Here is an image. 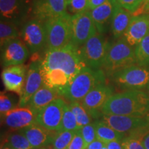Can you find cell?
<instances>
[{
    "label": "cell",
    "instance_id": "obj_1",
    "mask_svg": "<svg viewBox=\"0 0 149 149\" xmlns=\"http://www.w3.org/2000/svg\"><path fill=\"white\" fill-rule=\"evenodd\" d=\"M102 115L149 116V94L141 90H128L115 93L106 102Z\"/></svg>",
    "mask_w": 149,
    "mask_h": 149
},
{
    "label": "cell",
    "instance_id": "obj_2",
    "mask_svg": "<svg viewBox=\"0 0 149 149\" xmlns=\"http://www.w3.org/2000/svg\"><path fill=\"white\" fill-rule=\"evenodd\" d=\"M85 67L79 48L72 43L62 48L46 51L41 60L42 70H61L70 76L71 80Z\"/></svg>",
    "mask_w": 149,
    "mask_h": 149
},
{
    "label": "cell",
    "instance_id": "obj_3",
    "mask_svg": "<svg viewBox=\"0 0 149 149\" xmlns=\"http://www.w3.org/2000/svg\"><path fill=\"white\" fill-rule=\"evenodd\" d=\"M106 74L102 69H92L86 66L59 91V96L70 102H80L97 86L106 83Z\"/></svg>",
    "mask_w": 149,
    "mask_h": 149
},
{
    "label": "cell",
    "instance_id": "obj_4",
    "mask_svg": "<svg viewBox=\"0 0 149 149\" xmlns=\"http://www.w3.org/2000/svg\"><path fill=\"white\" fill-rule=\"evenodd\" d=\"M100 120L114 130L125 134L128 138L142 141L149 133V116L103 115Z\"/></svg>",
    "mask_w": 149,
    "mask_h": 149
},
{
    "label": "cell",
    "instance_id": "obj_5",
    "mask_svg": "<svg viewBox=\"0 0 149 149\" xmlns=\"http://www.w3.org/2000/svg\"><path fill=\"white\" fill-rule=\"evenodd\" d=\"M137 64L135 48L125 38L118 39L110 46L102 69L110 77L115 72Z\"/></svg>",
    "mask_w": 149,
    "mask_h": 149
},
{
    "label": "cell",
    "instance_id": "obj_6",
    "mask_svg": "<svg viewBox=\"0 0 149 149\" xmlns=\"http://www.w3.org/2000/svg\"><path fill=\"white\" fill-rule=\"evenodd\" d=\"M46 33V51L57 49L72 43L71 15L50 19L44 22Z\"/></svg>",
    "mask_w": 149,
    "mask_h": 149
},
{
    "label": "cell",
    "instance_id": "obj_7",
    "mask_svg": "<svg viewBox=\"0 0 149 149\" xmlns=\"http://www.w3.org/2000/svg\"><path fill=\"white\" fill-rule=\"evenodd\" d=\"M110 78L121 90H141L149 82V65H132L115 72Z\"/></svg>",
    "mask_w": 149,
    "mask_h": 149
},
{
    "label": "cell",
    "instance_id": "obj_8",
    "mask_svg": "<svg viewBox=\"0 0 149 149\" xmlns=\"http://www.w3.org/2000/svg\"><path fill=\"white\" fill-rule=\"evenodd\" d=\"M110 44L102 33H97L79 48V55L86 67L92 69H102Z\"/></svg>",
    "mask_w": 149,
    "mask_h": 149
},
{
    "label": "cell",
    "instance_id": "obj_9",
    "mask_svg": "<svg viewBox=\"0 0 149 149\" xmlns=\"http://www.w3.org/2000/svg\"><path fill=\"white\" fill-rule=\"evenodd\" d=\"M20 37L30 53H38L46 46V33L44 22L31 18L22 26Z\"/></svg>",
    "mask_w": 149,
    "mask_h": 149
},
{
    "label": "cell",
    "instance_id": "obj_10",
    "mask_svg": "<svg viewBox=\"0 0 149 149\" xmlns=\"http://www.w3.org/2000/svg\"><path fill=\"white\" fill-rule=\"evenodd\" d=\"M32 5L33 0H0L1 19L22 27L32 17Z\"/></svg>",
    "mask_w": 149,
    "mask_h": 149
},
{
    "label": "cell",
    "instance_id": "obj_11",
    "mask_svg": "<svg viewBox=\"0 0 149 149\" xmlns=\"http://www.w3.org/2000/svg\"><path fill=\"white\" fill-rule=\"evenodd\" d=\"M72 44L80 48L97 33L90 11L71 15Z\"/></svg>",
    "mask_w": 149,
    "mask_h": 149
},
{
    "label": "cell",
    "instance_id": "obj_12",
    "mask_svg": "<svg viewBox=\"0 0 149 149\" xmlns=\"http://www.w3.org/2000/svg\"><path fill=\"white\" fill-rule=\"evenodd\" d=\"M114 94V88L106 83L97 86L84 97L81 101V105L84 107L92 118H101L102 109L108 100Z\"/></svg>",
    "mask_w": 149,
    "mask_h": 149
},
{
    "label": "cell",
    "instance_id": "obj_13",
    "mask_svg": "<svg viewBox=\"0 0 149 149\" xmlns=\"http://www.w3.org/2000/svg\"><path fill=\"white\" fill-rule=\"evenodd\" d=\"M66 102L59 97L37 113L36 123L50 131H60L63 113Z\"/></svg>",
    "mask_w": 149,
    "mask_h": 149
},
{
    "label": "cell",
    "instance_id": "obj_14",
    "mask_svg": "<svg viewBox=\"0 0 149 149\" xmlns=\"http://www.w3.org/2000/svg\"><path fill=\"white\" fill-rule=\"evenodd\" d=\"M68 14L67 0H33L31 18L44 22Z\"/></svg>",
    "mask_w": 149,
    "mask_h": 149
},
{
    "label": "cell",
    "instance_id": "obj_15",
    "mask_svg": "<svg viewBox=\"0 0 149 149\" xmlns=\"http://www.w3.org/2000/svg\"><path fill=\"white\" fill-rule=\"evenodd\" d=\"M30 52L21 37L9 41L1 47V62L4 67L23 64Z\"/></svg>",
    "mask_w": 149,
    "mask_h": 149
},
{
    "label": "cell",
    "instance_id": "obj_16",
    "mask_svg": "<svg viewBox=\"0 0 149 149\" xmlns=\"http://www.w3.org/2000/svg\"><path fill=\"white\" fill-rule=\"evenodd\" d=\"M41 60L33 61L28 70L26 79L24 84L23 93L20 96L19 106L26 107L34 94L44 85V79L41 68Z\"/></svg>",
    "mask_w": 149,
    "mask_h": 149
},
{
    "label": "cell",
    "instance_id": "obj_17",
    "mask_svg": "<svg viewBox=\"0 0 149 149\" xmlns=\"http://www.w3.org/2000/svg\"><path fill=\"white\" fill-rule=\"evenodd\" d=\"M1 116L6 125L14 130L36 124L37 113L29 107L15 108Z\"/></svg>",
    "mask_w": 149,
    "mask_h": 149
},
{
    "label": "cell",
    "instance_id": "obj_18",
    "mask_svg": "<svg viewBox=\"0 0 149 149\" xmlns=\"http://www.w3.org/2000/svg\"><path fill=\"white\" fill-rule=\"evenodd\" d=\"M28 70L24 64L5 67L1 72L4 88L7 91L15 93L19 96L23 93Z\"/></svg>",
    "mask_w": 149,
    "mask_h": 149
},
{
    "label": "cell",
    "instance_id": "obj_19",
    "mask_svg": "<svg viewBox=\"0 0 149 149\" xmlns=\"http://www.w3.org/2000/svg\"><path fill=\"white\" fill-rule=\"evenodd\" d=\"M149 33V14L132 17L124 38L132 46H136Z\"/></svg>",
    "mask_w": 149,
    "mask_h": 149
},
{
    "label": "cell",
    "instance_id": "obj_20",
    "mask_svg": "<svg viewBox=\"0 0 149 149\" xmlns=\"http://www.w3.org/2000/svg\"><path fill=\"white\" fill-rule=\"evenodd\" d=\"M35 149L45 148L51 145L55 132L50 131L36 124L19 130Z\"/></svg>",
    "mask_w": 149,
    "mask_h": 149
},
{
    "label": "cell",
    "instance_id": "obj_21",
    "mask_svg": "<svg viewBox=\"0 0 149 149\" xmlns=\"http://www.w3.org/2000/svg\"><path fill=\"white\" fill-rule=\"evenodd\" d=\"M117 4V0H108L102 5L91 10V16L98 33L104 34L107 31Z\"/></svg>",
    "mask_w": 149,
    "mask_h": 149
},
{
    "label": "cell",
    "instance_id": "obj_22",
    "mask_svg": "<svg viewBox=\"0 0 149 149\" xmlns=\"http://www.w3.org/2000/svg\"><path fill=\"white\" fill-rule=\"evenodd\" d=\"M131 13L117 4L115 7L111 22V33L115 39L124 35L131 20Z\"/></svg>",
    "mask_w": 149,
    "mask_h": 149
},
{
    "label": "cell",
    "instance_id": "obj_23",
    "mask_svg": "<svg viewBox=\"0 0 149 149\" xmlns=\"http://www.w3.org/2000/svg\"><path fill=\"white\" fill-rule=\"evenodd\" d=\"M59 97H60L59 92L56 89L48 88L43 85L31 97L26 107L31 108L37 114L40 110Z\"/></svg>",
    "mask_w": 149,
    "mask_h": 149
},
{
    "label": "cell",
    "instance_id": "obj_24",
    "mask_svg": "<svg viewBox=\"0 0 149 149\" xmlns=\"http://www.w3.org/2000/svg\"><path fill=\"white\" fill-rule=\"evenodd\" d=\"M44 85L57 91L66 87L71 81V78L66 72L59 69L42 70Z\"/></svg>",
    "mask_w": 149,
    "mask_h": 149
},
{
    "label": "cell",
    "instance_id": "obj_25",
    "mask_svg": "<svg viewBox=\"0 0 149 149\" xmlns=\"http://www.w3.org/2000/svg\"><path fill=\"white\" fill-rule=\"evenodd\" d=\"M93 123L95 128L97 139L104 144L112 141H122L126 137L125 134L114 130L101 120H97Z\"/></svg>",
    "mask_w": 149,
    "mask_h": 149
},
{
    "label": "cell",
    "instance_id": "obj_26",
    "mask_svg": "<svg viewBox=\"0 0 149 149\" xmlns=\"http://www.w3.org/2000/svg\"><path fill=\"white\" fill-rule=\"evenodd\" d=\"M20 37L19 26L13 22L1 19L0 22V45L1 47L6 43Z\"/></svg>",
    "mask_w": 149,
    "mask_h": 149
},
{
    "label": "cell",
    "instance_id": "obj_27",
    "mask_svg": "<svg viewBox=\"0 0 149 149\" xmlns=\"http://www.w3.org/2000/svg\"><path fill=\"white\" fill-rule=\"evenodd\" d=\"M1 146H7L11 149H35L26 136L20 131L7 135Z\"/></svg>",
    "mask_w": 149,
    "mask_h": 149
},
{
    "label": "cell",
    "instance_id": "obj_28",
    "mask_svg": "<svg viewBox=\"0 0 149 149\" xmlns=\"http://www.w3.org/2000/svg\"><path fill=\"white\" fill-rule=\"evenodd\" d=\"M69 107L76 117L78 127L80 129L83 126L92 123V117L89 115L84 107L79 102H72L69 104Z\"/></svg>",
    "mask_w": 149,
    "mask_h": 149
},
{
    "label": "cell",
    "instance_id": "obj_29",
    "mask_svg": "<svg viewBox=\"0 0 149 149\" xmlns=\"http://www.w3.org/2000/svg\"><path fill=\"white\" fill-rule=\"evenodd\" d=\"M76 132L70 130H60L55 132L51 146L56 149H67Z\"/></svg>",
    "mask_w": 149,
    "mask_h": 149
},
{
    "label": "cell",
    "instance_id": "obj_30",
    "mask_svg": "<svg viewBox=\"0 0 149 149\" xmlns=\"http://www.w3.org/2000/svg\"><path fill=\"white\" fill-rule=\"evenodd\" d=\"M137 64L149 65V33L135 48Z\"/></svg>",
    "mask_w": 149,
    "mask_h": 149
},
{
    "label": "cell",
    "instance_id": "obj_31",
    "mask_svg": "<svg viewBox=\"0 0 149 149\" xmlns=\"http://www.w3.org/2000/svg\"><path fill=\"white\" fill-rule=\"evenodd\" d=\"M79 130V128L78 127L76 117L70 109L69 104L66 103L64 106V113H63L61 130H70V131L77 132Z\"/></svg>",
    "mask_w": 149,
    "mask_h": 149
},
{
    "label": "cell",
    "instance_id": "obj_32",
    "mask_svg": "<svg viewBox=\"0 0 149 149\" xmlns=\"http://www.w3.org/2000/svg\"><path fill=\"white\" fill-rule=\"evenodd\" d=\"M88 10V0H67V11L70 15Z\"/></svg>",
    "mask_w": 149,
    "mask_h": 149
},
{
    "label": "cell",
    "instance_id": "obj_33",
    "mask_svg": "<svg viewBox=\"0 0 149 149\" xmlns=\"http://www.w3.org/2000/svg\"><path fill=\"white\" fill-rule=\"evenodd\" d=\"M79 130L83 137L84 141V146L86 149L91 143H92L93 141L97 139L94 123H91L88 125L83 126L82 128H80Z\"/></svg>",
    "mask_w": 149,
    "mask_h": 149
},
{
    "label": "cell",
    "instance_id": "obj_34",
    "mask_svg": "<svg viewBox=\"0 0 149 149\" xmlns=\"http://www.w3.org/2000/svg\"><path fill=\"white\" fill-rule=\"evenodd\" d=\"M15 104L13 98L10 95L6 94L5 92H1L0 95V113L3 115L10 110L15 109Z\"/></svg>",
    "mask_w": 149,
    "mask_h": 149
},
{
    "label": "cell",
    "instance_id": "obj_35",
    "mask_svg": "<svg viewBox=\"0 0 149 149\" xmlns=\"http://www.w3.org/2000/svg\"><path fill=\"white\" fill-rule=\"evenodd\" d=\"M145 0H117V3L123 8L130 13H135L140 8Z\"/></svg>",
    "mask_w": 149,
    "mask_h": 149
},
{
    "label": "cell",
    "instance_id": "obj_36",
    "mask_svg": "<svg viewBox=\"0 0 149 149\" xmlns=\"http://www.w3.org/2000/svg\"><path fill=\"white\" fill-rule=\"evenodd\" d=\"M122 144L124 149H146L142 141L137 139L125 137L122 141Z\"/></svg>",
    "mask_w": 149,
    "mask_h": 149
},
{
    "label": "cell",
    "instance_id": "obj_37",
    "mask_svg": "<svg viewBox=\"0 0 149 149\" xmlns=\"http://www.w3.org/2000/svg\"><path fill=\"white\" fill-rule=\"evenodd\" d=\"M67 149H85L84 141L80 130H77Z\"/></svg>",
    "mask_w": 149,
    "mask_h": 149
},
{
    "label": "cell",
    "instance_id": "obj_38",
    "mask_svg": "<svg viewBox=\"0 0 149 149\" xmlns=\"http://www.w3.org/2000/svg\"><path fill=\"white\" fill-rule=\"evenodd\" d=\"M107 149H124L121 141H112L105 144Z\"/></svg>",
    "mask_w": 149,
    "mask_h": 149
},
{
    "label": "cell",
    "instance_id": "obj_39",
    "mask_svg": "<svg viewBox=\"0 0 149 149\" xmlns=\"http://www.w3.org/2000/svg\"><path fill=\"white\" fill-rule=\"evenodd\" d=\"M108 0H88V7L89 10H93V9L97 8L107 2Z\"/></svg>",
    "mask_w": 149,
    "mask_h": 149
},
{
    "label": "cell",
    "instance_id": "obj_40",
    "mask_svg": "<svg viewBox=\"0 0 149 149\" xmlns=\"http://www.w3.org/2000/svg\"><path fill=\"white\" fill-rule=\"evenodd\" d=\"M104 146V143L97 139L95 141H93L92 143H91L86 149H102Z\"/></svg>",
    "mask_w": 149,
    "mask_h": 149
},
{
    "label": "cell",
    "instance_id": "obj_41",
    "mask_svg": "<svg viewBox=\"0 0 149 149\" xmlns=\"http://www.w3.org/2000/svg\"><path fill=\"white\" fill-rule=\"evenodd\" d=\"M142 143L145 148L149 149V133L142 139Z\"/></svg>",
    "mask_w": 149,
    "mask_h": 149
},
{
    "label": "cell",
    "instance_id": "obj_42",
    "mask_svg": "<svg viewBox=\"0 0 149 149\" xmlns=\"http://www.w3.org/2000/svg\"><path fill=\"white\" fill-rule=\"evenodd\" d=\"M45 149H56V148H54L53 146H52L51 145H50V146H48L46 147V148H45Z\"/></svg>",
    "mask_w": 149,
    "mask_h": 149
},
{
    "label": "cell",
    "instance_id": "obj_43",
    "mask_svg": "<svg viewBox=\"0 0 149 149\" xmlns=\"http://www.w3.org/2000/svg\"><path fill=\"white\" fill-rule=\"evenodd\" d=\"M1 149H11L10 148H8V147L7 146H1Z\"/></svg>",
    "mask_w": 149,
    "mask_h": 149
},
{
    "label": "cell",
    "instance_id": "obj_44",
    "mask_svg": "<svg viewBox=\"0 0 149 149\" xmlns=\"http://www.w3.org/2000/svg\"><path fill=\"white\" fill-rule=\"evenodd\" d=\"M147 91H148V93L149 94V82L148 84V85H147Z\"/></svg>",
    "mask_w": 149,
    "mask_h": 149
},
{
    "label": "cell",
    "instance_id": "obj_45",
    "mask_svg": "<svg viewBox=\"0 0 149 149\" xmlns=\"http://www.w3.org/2000/svg\"><path fill=\"white\" fill-rule=\"evenodd\" d=\"M102 149H107V146H105V144H104V147H103V148Z\"/></svg>",
    "mask_w": 149,
    "mask_h": 149
},
{
    "label": "cell",
    "instance_id": "obj_46",
    "mask_svg": "<svg viewBox=\"0 0 149 149\" xmlns=\"http://www.w3.org/2000/svg\"><path fill=\"white\" fill-rule=\"evenodd\" d=\"M146 1H148V2H149V0H146Z\"/></svg>",
    "mask_w": 149,
    "mask_h": 149
},
{
    "label": "cell",
    "instance_id": "obj_47",
    "mask_svg": "<svg viewBox=\"0 0 149 149\" xmlns=\"http://www.w3.org/2000/svg\"><path fill=\"white\" fill-rule=\"evenodd\" d=\"M42 149H45V148H42Z\"/></svg>",
    "mask_w": 149,
    "mask_h": 149
}]
</instances>
